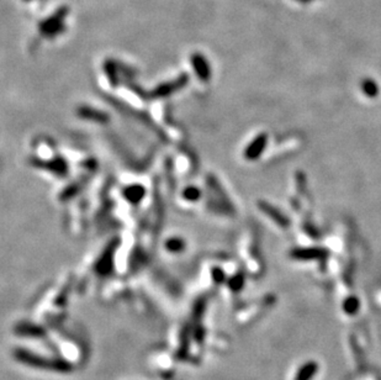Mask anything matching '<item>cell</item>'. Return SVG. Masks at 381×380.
I'll return each instance as SVG.
<instances>
[{
    "mask_svg": "<svg viewBox=\"0 0 381 380\" xmlns=\"http://www.w3.org/2000/svg\"><path fill=\"white\" fill-rule=\"evenodd\" d=\"M327 254V252H324L323 250L321 248H309V250H302L299 251V252L295 253L296 257L302 259H312V258H322Z\"/></svg>",
    "mask_w": 381,
    "mask_h": 380,
    "instance_id": "3957f363",
    "label": "cell"
},
{
    "mask_svg": "<svg viewBox=\"0 0 381 380\" xmlns=\"http://www.w3.org/2000/svg\"><path fill=\"white\" fill-rule=\"evenodd\" d=\"M193 63H194L196 71H199V73H200L201 77H206V75H209V67L206 66V62L203 58V56H200V55L193 56Z\"/></svg>",
    "mask_w": 381,
    "mask_h": 380,
    "instance_id": "277c9868",
    "label": "cell"
},
{
    "mask_svg": "<svg viewBox=\"0 0 381 380\" xmlns=\"http://www.w3.org/2000/svg\"><path fill=\"white\" fill-rule=\"evenodd\" d=\"M317 364L313 362H309L306 363L305 365H302L301 369L299 370L298 373V378L296 380H311L313 378L316 373H317Z\"/></svg>",
    "mask_w": 381,
    "mask_h": 380,
    "instance_id": "7a4b0ae2",
    "label": "cell"
},
{
    "mask_svg": "<svg viewBox=\"0 0 381 380\" xmlns=\"http://www.w3.org/2000/svg\"><path fill=\"white\" fill-rule=\"evenodd\" d=\"M364 93L368 94L369 97H374V95H376L377 93L376 86H375L374 84H371V83H366V84L364 85Z\"/></svg>",
    "mask_w": 381,
    "mask_h": 380,
    "instance_id": "8992f818",
    "label": "cell"
},
{
    "mask_svg": "<svg viewBox=\"0 0 381 380\" xmlns=\"http://www.w3.org/2000/svg\"><path fill=\"white\" fill-rule=\"evenodd\" d=\"M359 309V301L357 298H349L347 299L346 303H344V311L348 312V314H355Z\"/></svg>",
    "mask_w": 381,
    "mask_h": 380,
    "instance_id": "5b68a950",
    "label": "cell"
},
{
    "mask_svg": "<svg viewBox=\"0 0 381 380\" xmlns=\"http://www.w3.org/2000/svg\"><path fill=\"white\" fill-rule=\"evenodd\" d=\"M67 11H68V9H67L66 7H64V8H61L60 10L56 11L55 15H52L51 18L46 19V20H44V21H42V24L40 25L41 31L44 33V32L49 31V30H51L52 27L58 26V25L63 24L62 21H63V19L66 18Z\"/></svg>",
    "mask_w": 381,
    "mask_h": 380,
    "instance_id": "6da1fadb",
    "label": "cell"
}]
</instances>
